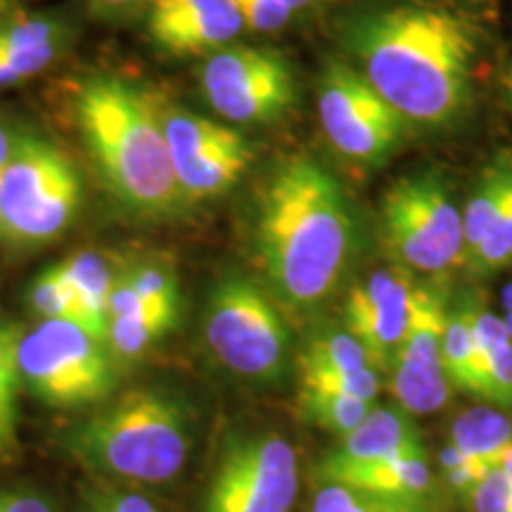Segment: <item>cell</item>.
<instances>
[{"mask_svg":"<svg viewBox=\"0 0 512 512\" xmlns=\"http://www.w3.org/2000/svg\"><path fill=\"white\" fill-rule=\"evenodd\" d=\"M178 318L181 306L143 302L124 316L107 318L105 344L114 358L131 361L169 335L178 325Z\"/></svg>","mask_w":512,"mask_h":512,"instance_id":"44dd1931","label":"cell"},{"mask_svg":"<svg viewBox=\"0 0 512 512\" xmlns=\"http://www.w3.org/2000/svg\"><path fill=\"white\" fill-rule=\"evenodd\" d=\"M69 453L100 475L164 484L190 453V418L176 396L133 389L67 434Z\"/></svg>","mask_w":512,"mask_h":512,"instance_id":"277c9868","label":"cell"},{"mask_svg":"<svg viewBox=\"0 0 512 512\" xmlns=\"http://www.w3.org/2000/svg\"><path fill=\"white\" fill-rule=\"evenodd\" d=\"M309 512H422L389 498L351 489L347 484L323 482L313 496Z\"/></svg>","mask_w":512,"mask_h":512,"instance_id":"f1b7e54d","label":"cell"},{"mask_svg":"<svg viewBox=\"0 0 512 512\" xmlns=\"http://www.w3.org/2000/svg\"><path fill=\"white\" fill-rule=\"evenodd\" d=\"M19 12V0H0V22Z\"/></svg>","mask_w":512,"mask_h":512,"instance_id":"74e56055","label":"cell"},{"mask_svg":"<svg viewBox=\"0 0 512 512\" xmlns=\"http://www.w3.org/2000/svg\"><path fill=\"white\" fill-rule=\"evenodd\" d=\"M72 38V24L55 12H15L0 22V91L22 86L53 67Z\"/></svg>","mask_w":512,"mask_h":512,"instance_id":"2e32d148","label":"cell"},{"mask_svg":"<svg viewBox=\"0 0 512 512\" xmlns=\"http://www.w3.org/2000/svg\"><path fill=\"white\" fill-rule=\"evenodd\" d=\"M204 342L230 373L273 384L287 373L292 337L264 287L226 271L211 285L202 318Z\"/></svg>","mask_w":512,"mask_h":512,"instance_id":"52a82bcc","label":"cell"},{"mask_svg":"<svg viewBox=\"0 0 512 512\" xmlns=\"http://www.w3.org/2000/svg\"><path fill=\"white\" fill-rule=\"evenodd\" d=\"M19 138H22V133L15 131V126L10 124V121H5L0 117V174H3V169L8 166L12 152H15V147L19 143Z\"/></svg>","mask_w":512,"mask_h":512,"instance_id":"d590c367","label":"cell"},{"mask_svg":"<svg viewBox=\"0 0 512 512\" xmlns=\"http://www.w3.org/2000/svg\"><path fill=\"white\" fill-rule=\"evenodd\" d=\"M69 283H72L76 297L88 320V332L105 342L107 335V304H110L114 283H117V271L105 254L76 252L60 261Z\"/></svg>","mask_w":512,"mask_h":512,"instance_id":"ffe728a7","label":"cell"},{"mask_svg":"<svg viewBox=\"0 0 512 512\" xmlns=\"http://www.w3.org/2000/svg\"><path fill=\"white\" fill-rule=\"evenodd\" d=\"M503 306L505 311H512V283L503 290Z\"/></svg>","mask_w":512,"mask_h":512,"instance_id":"60d3db41","label":"cell"},{"mask_svg":"<svg viewBox=\"0 0 512 512\" xmlns=\"http://www.w3.org/2000/svg\"><path fill=\"white\" fill-rule=\"evenodd\" d=\"M299 494L297 451L275 432L226 439L204 512H290Z\"/></svg>","mask_w":512,"mask_h":512,"instance_id":"8fae6325","label":"cell"},{"mask_svg":"<svg viewBox=\"0 0 512 512\" xmlns=\"http://www.w3.org/2000/svg\"><path fill=\"white\" fill-rule=\"evenodd\" d=\"M27 302L31 311L41 320H67V323L81 325L88 332V320L83 313L79 297H76L72 283H69L67 273L60 261L43 268L41 273L31 280Z\"/></svg>","mask_w":512,"mask_h":512,"instance_id":"484cf974","label":"cell"},{"mask_svg":"<svg viewBox=\"0 0 512 512\" xmlns=\"http://www.w3.org/2000/svg\"><path fill=\"white\" fill-rule=\"evenodd\" d=\"M254 252L275 297L309 313L354 268L361 230L349 192L309 155L278 159L254 197Z\"/></svg>","mask_w":512,"mask_h":512,"instance_id":"7a4b0ae2","label":"cell"},{"mask_svg":"<svg viewBox=\"0 0 512 512\" xmlns=\"http://www.w3.org/2000/svg\"><path fill=\"white\" fill-rule=\"evenodd\" d=\"M302 387L318 389V392L356 396V399L363 401H375L382 389V377L377 373V368L342 370V373L304 375Z\"/></svg>","mask_w":512,"mask_h":512,"instance_id":"f546056e","label":"cell"},{"mask_svg":"<svg viewBox=\"0 0 512 512\" xmlns=\"http://www.w3.org/2000/svg\"><path fill=\"white\" fill-rule=\"evenodd\" d=\"M81 176L48 138L22 133L0 174V240L17 247L53 242L81 209Z\"/></svg>","mask_w":512,"mask_h":512,"instance_id":"8992f818","label":"cell"},{"mask_svg":"<svg viewBox=\"0 0 512 512\" xmlns=\"http://www.w3.org/2000/svg\"><path fill=\"white\" fill-rule=\"evenodd\" d=\"M157 114L185 202L216 200L240 183L254 159L242 133L169 102H157Z\"/></svg>","mask_w":512,"mask_h":512,"instance_id":"7c38bea8","label":"cell"},{"mask_svg":"<svg viewBox=\"0 0 512 512\" xmlns=\"http://www.w3.org/2000/svg\"><path fill=\"white\" fill-rule=\"evenodd\" d=\"M19 339L22 328L15 323L0 325V463H12L19 456Z\"/></svg>","mask_w":512,"mask_h":512,"instance_id":"cb8c5ba5","label":"cell"},{"mask_svg":"<svg viewBox=\"0 0 512 512\" xmlns=\"http://www.w3.org/2000/svg\"><path fill=\"white\" fill-rule=\"evenodd\" d=\"M17 363L29 392L53 408L93 406L117 387L107 344L67 320H41L22 332Z\"/></svg>","mask_w":512,"mask_h":512,"instance_id":"ba28073f","label":"cell"},{"mask_svg":"<svg viewBox=\"0 0 512 512\" xmlns=\"http://www.w3.org/2000/svg\"><path fill=\"white\" fill-rule=\"evenodd\" d=\"M202 98L230 124L259 126L283 119L297 102L292 64L278 50L226 46L197 69Z\"/></svg>","mask_w":512,"mask_h":512,"instance_id":"30bf717a","label":"cell"},{"mask_svg":"<svg viewBox=\"0 0 512 512\" xmlns=\"http://www.w3.org/2000/svg\"><path fill=\"white\" fill-rule=\"evenodd\" d=\"M512 188V150H501L479 171L475 188L463 204L465 256L475 252L484 235L489 233L498 209ZM463 256V261H465Z\"/></svg>","mask_w":512,"mask_h":512,"instance_id":"7402d4cb","label":"cell"},{"mask_svg":"<svg viewBox=\"0 0 512 512\" xmlns=\"http://www.w3.org/2000/svg\"><path fill=\"white\" fill-rule=\"evenodd\" d=\"M318 475L323 482L347 484L351 489L411 505L422 512H432L439 498L437 477H434L427 458L422 456H401L368 465L337 467V470H325Z\"/></svg>","mask_w":512,"mask_h":512,"instance_id":"ac0fdd59","label":"cell"},{"mask_svg":"<svg viewBox=\"0 0 512 512\" xmlns=\"http://www.w3.org/2000/svg\"><path fill=\"white\" fill-rule=\"evenodd\" d=\"M380 235L394 266L408 273L444 275L463 264V207L439 166L389 185L380 204Z\"/></svg>","mask_w":512,"mask_h":512,"instance_id":"5b68a950","label":"cell"},{"mask_svg":"<svg viewBox=\"0 0 512 512\" xmlns=\"http://www.w3.org/2000/svg\"><path fill=\"white\" fill-rule=\"evenodd\" d=\"M233 3L245 22V29L256 34H275L297 19V15L278 0H233Z\"/></svg>","mask_w":512,"mask_h":512,"instance_id":"1f68e13d","label":"cell"},{"mask_svg":"<svg viewBox=\"0 0 512 512\" xmlns=\"http://www.w3.org/2000/svg\"><path fill=\"white\" fill-rule=\"evenodd\" d=\"M316 112L335 155L363 171L392 162L411 128L349 60L325 62L316 83Z\"/></svg>","mask_w":512,"mask_h":512,"instance_id":"9c48e42d","label":"cell"},{"mask_svg":"<svg viewBox=\"0 0 512 512\" xmlns=\"http://www.w3.org/2000/svg\"><path fill=\"white\" fill-rule=\"evenodd\" d=\"M375 368L363 344L347 328L318 332L302 354V377Z\"/></svg>","mask_w":512,"mask_h":512,"instance_id":"4316f807","label":"cell"},{"mask_svg":"<svg viewBox=\"0 0 512 512\" xmlns=\"http://www.w3.org/2000/svg\"><path fill=\"white\" fill-rule=\"evenodd\" d=\"M119 275L147 302L181 306V283H178L176 266L169 259L147 256L143 261L126 266Z\"/></svg>","mask_w":512,"mask_h":512,"instance_id":"83f0119b","label":"cell"},{"mask_svg":"<svg viewBox=\"0 0 512 512\" xmlns=\"http://www.w3.org/2000/svg\"><path fill=\"white\" fill-rule=\"evenodd\" d=\"M503 323H505V328H508V335H510V339H512V311H505Z\"/></svg>","mask_w":512,"mask_h":512,"instance_id":"b9f144b4","label":"cell"},{"mask_svg":"<svg viewBox=\"0 0 512 512\" xmlns=\"http://www.w3.org/2000/svg\"><path fill=\"white\" fill-rule=\"evenodd\" d=\"M446 313V297L437 285H415L406 335L389 370L394 399L411 415L441 411L451 394L441 354Z\"/></svg>","mask_w":512,"mask_h":512,"instance_id":"4fadbf2b","label":"cell"},{"mask_svg":"<svg viewBox=\"0 0 512 512\" xmlns=\"http://www.w3.org/2000/svg\"><path fill=\"white\" fill-rule=\"evenodd\" d=\"M413 273L399 266L377 268L347 294L344 328L368 351L375 368L392 370L406 335L413 304Z\"/></svg>","mask_w":512,"mask_h":512,"instance_id":"5bb4252c","label":"cell"},{"mask_svg":"<svg viewBox=\"0 0 512 512\" xmlns=\"http://www.w3.org/2000/svg\"><path fill=\"white\" fill-rule=\"evenodd\" d=\"M401 456L427 458L425 441H422L418 425L413 422V415L403 408L375 406L354 432L339 439V446L325 453L318 472L368 465Z\"/></svg>","mask_w":512,"mask_h":512,"instance_id":"e0dca14e","label":"cell"},{"mask_svg":"<svg viewBox=\"0 0 512 512\" xmlns=\"http://www.w3.org/2000/svg\"><path fill=\"white\" fill-rule=\"evenodd\" d=\"M496 470H501L503 475L508 477L510 482H512V446L508 448V451H505V456H503V460H501V465H498Z\"/></svg>","mask_w":512,"mask_h":512,"instance_id":"f35d334b","label":"cell"},{"mask_svg":"<svg viewBox=\"0 0 512 512\" xmlns=\"http://www.w3.org/2000/svg\"><path fill=\"white\" fill-rule=\"evenodd\" d=\"M339 41L351 67L411 128L448 131L475 95L479 34L456 10L422 0L361 8Z\"/></svg>","mask_w":512,"mask_h":512,"instance_id":"6da1fadb","label":"cell"},{"mask_svg":"<svg viewBox=\"0 0 512 512\" xmlns=\"http://www.w3.org/2000/svg\"><path fill=\"white\" fill-rule=\"evenodd\" d=\"M444 373L453 389L475 394L486 401V363L477 347L475 328H472V294L460 297L448 306L444 328Z\"/></svg>","mask_w":512,"mask_h":512,"instance_id":"d6986e66","label":"cell"},{"mask_svg":"<svg viewBox=\"0 0 512 512\" xmlns=\"http://www.w3.org/2000/svg\"><path fill=\"white\" fill-rule=\"evenodd\" d=\"M503 88H505V98H508L510 107H512V62H510L508 72H505V76H503Z\"/></svg>","mask_w":512,"mask_h":512,"instance_id":"ab89813d","label":"cell"},{"mask_svg":"<svg viewBox=\"0 0 512 512\" xmlns=\"http://www.w3.org/2000/svg\"><path fill=\"white\" fill-rule=\"evenodd\" d=\"M467 505L472 512H512V482L501 470H491Z\"/></svg>","mask_w":512,"mask_h":512,"instance_id":"d6a6232c","label":"cell"},{"mask_svg":"<svg viewBox=\"0 0 512 512\" xmlns=\"http://www.w3.org/2000/svg\"><path fill=\"white\" fill-rule=\"evenodd\" d=\"M299 415L302 420L320 427V430L344 439L368 418L375 408V401H363L356 396L318 392V389L302 387L297 396Z\"/></svg>","mask_w":512,"mask_h":512,"instance_id":"d4e9b609","label":"cell"},{"mask_svg":"<svg viewBox=\"0 0 512 512\" xmlns=\"http://www.w3.org/2000/svg\"><path fill=\"white\" fill-rule=\"evenodd\" d=\"M152 5V0H88V8L98 17L105 19H121V17H133L138 12L147 10Z\"/></svg>","mask_w":512,"mask_h":512,"instance_id":"e575fe53","label":"cell"},{"mask_svg":"<svg viewBox=\"0 0 512 512\" xmlns=\"http://www.w3.org/2000/svg\"><path fill=\"white\" fill-rule=\"evenodd\" d=\"M0 512H55L46 498L34 491L0 489Z\"/></svg>","mask_w":512,"mask_h":512,"instance_id":"836d02e7","label":"cell"},{"mask_svg":"<svg viewBox=\"0 0 512 512\" xmlns=\"http://www.w3.org/2000/svg\"><path fill=\"white\" fill-rule=\"evenodd\" d=\"M242 29L233 0H152L147 8V36L171 57H207L233 46Z\"/></svg>","mask_w":512,"mask_h":512,"instance_id":"9a60e30c","label":"cell"},{"mask_svg":"<svg viewBox=\"0 0 512 512\" xmlns=\"http://www.w3.org/2000/svg\"><path fill=\"white\" fill-rule=\"evenodd\" d=\"M74 112L100 181L121 207L145 221H169L188 207L150 95L95 74L76 91Z\"/></svg>","mask_w":512,"mask_h":512,"instance_id":"3957f363","label":"cell"},{"mask_svg":"<svg viewBox=\"0 0 512 512\" xmlns=\"http://www.w3.org/2000/svg\"><path fill=\"white\" fill-rule=\"evenodd\" d=\"M491 467L484 463V460L467 456V453L460 451L453 444H448L444 451H441V475H444V482L453 494L463 498L467 503L470 496L475 494L477 486L489 477Z\"/></svg>","mask_w":512,"mask_h":512,"instance_id":"4dcf8cb0","label":"cell"},{"mask_svg":"<svg viewBox=\"0 0 512 512\" xmlns=\"http://www.w3.org/2000/svg\"><path fill=\"white\" fill-rule=\"evenodd\" d=\"M278 3H283L285 8H290L294 15H306V12L311 10H318L323 8L325 3H330V0H278Z\"/></svg>","mask_w":512,"mask_h":512,"instance_id":"8d00e7d4","label":"cell"},{"mask_svg":"<svg viewBox=\"0 0 512 512\" xmlns=\"http://www.w3.org/2000/svg\"><path fill=\"white\" fill-rule=\"evenodd\" d=\"M451 444L496 470L512 446V420L496 406L467 408L453 420Z\"/></svg>","mask_w":512,"mask_h":512,"instance_id":"603a6c76","label":"cell"}]
</instances>
